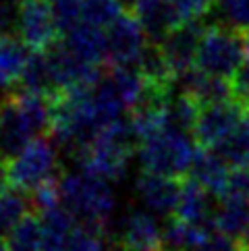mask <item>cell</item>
Segmentation results:
<instances>
[{"label": "cell", "mask_w": 249, "mask_h": 251, "mask_svg": "<svg viewBox=\"0 0 249 251\" xmlns=\"http://www.w3.org/2000/svg\"><path fill=\"white\" fill-rule=\"evenodd\" d=\"M137 150L139 137L133 131L129 119H117L96 133V137L87 143L77 160L85 173L102 176L106 181H119L127 173Z\"/></svg>", "instance_id": "cell-1"}, {"label": "cell", "mask_w": 249, "mask_h": 251, "mask_svg": "<svg viewBox=\"0 0 249 251\" xmlns=\"http://www.w3.org/2000/svg\"><path fill=\"white\" fill-rule=\"evenodd\" d=\"M60 205L85 224L104 226L114 208V195L106 178L81 170L79 175L62 173L60 176Z\"/></svg>", "instance_id": "cell-2"}, {"label": "cell", "mask_w": 249, "mask_h": 251, "mask_svg": "<svg viewBox=\"0 0 249 251\" xmlns=\"http://www.w3.org/2000/svg\"><path fill=\"white\" fill-rule=\"evenodd\" d=\"M195 151H198V146H195L189 133L174 127H166L156 135L141 141L137 154L144 170L187 178L191 175Z\"/></svg>", "instance_id": "cell-3"}, {"label": "cell", "mask_w": 249, "mask_h": 251, "mask_svg": "<svg viewBox=\"0 0 249 251\" xmlns=\"http://www.w3.org/2000/svg\"><path fill=\"white\" fill-rule=\"evenodd\" d=\"M243 56L245 50L239 29L218 21L206 25V29H203L195 67L212 77H220L228 81L237 67L243 62Z\"/></svg>", "instance_id": "cell-4"}, {"label": "cell", "mask_w": 249, "mask_h": 251, "mask_svg": "<svg viewBox=\"0 0 249 251\" xmlns=\"http://www.w3.org/2000/svg\"><path fill=\"white\" fill-rule=\"evenodd\" d=\"M60 175L56 141L50 135L33 137L19 154L8 160V176L11 187L31 193L44 181Z\"/></svg>", "instance_id": "cell-5"}, {"label": "cell", "mask_w": 249, "mask_h": 251, "mask_svg": "<svg viewBox=\"0 0 249 251\" xmlns=\"http://www.w3.org/2000/svg\"><path fill=\"white\" fill-rule=\"evenodd\" d=\"M17 35L31 52H46L65 38L52 0H19Z\"/></svg>", "instance_id": "cell-6"}, {"label": "cell", "mask_w": 249, "mask_h": 251, "mask_svg": "<svg viewBox=\"0 0 249 251\" xmlns=\"http://www.w3.org/2000/svg\"><path fill=\"white\" fill-rule=\"evenodd\" d=\"M148 33L131 6L106 27V65H135L148 46Z\"/></svg>", "instance_id": "cell-7"}, {"label": "cell", "mask_w": 249, "mask_h": 251, "mask_svg": "<svg viewBox=\"0 0 249 251\" xmlns=\"http://www.w3.org/2000/svg\"><path fill=\"white\" fill-rule=\"evenodd\" d=\"M245 110L247 108H243L233 98L201 104L198 119H195V127H193L195 146L206 148V150H216L235 131L239 121L243 119Z\"/></svg>", "instance_id": "cell-8"}, {"label": "cell", "mask_w": 249, "mask_h": 251, "mask_svg": "<svg viewBox=\"0 0 249 251\" xmlns=\"http://www.w3.org/2000/svg\"><path fill=\"white\" fill-rule=\"evenodd\" d=\"M203 29H206V25L201 21H189V23H183L176 29H173L160 42L162 54L168 62V67H171V71L174 73L176 81H179V77L185 75L187 71L195 69Z\"/></svg>", "instance_id": "cell-9"}, {"label": "cell", "mask_w": 249, "mask_h": 251, "mask_svg": "<svg viewBox=\"0 0 249 251\" xmlns=\"http://www.w3.org/2000/svg\"><path fill=\"white\" fill-rule=\"evenodd\" d=\"M216 197L212 195L206 187H203L198 178H193L191 175L183 181V191L181 200L176 203V210L173 216L181 218L195 226L216 230L214 228V212H216Z\"/></svg>", "instance_id": "cell-10"}, {"label": "cell", "mask_w": 249, "mask_h": 251, "mask_svg": "<svg viewBox=\"0 0 249 251\" xmlns=\"http://www.w3.org/2000/svg\"><path fill=\"white\" fill-rule=\"evenodd\" d=\"M183 181L185 178L166 176V175L144 170L137 178V191L141 195V200L148 203V208H152L158 214L173 216L176 210V203L181 200Z\"/></svg>", "instance_id": "cell-11"}, {"label": "cell", "mask_w": 249, "mask_h": 251, "mask_svg": "<svg viewBox=\"0 0 249 251\" xmlns=\"http://www.w3.org/2000/svg\"><path fill=\"white\" fill-rule=\"evenodd\" d=\"M38 137L31 129V125L25 119V114L17 106L13 94L0 100V154L11 160L15 154Z\"/></svg>", "instance_id": "cell-12"}, {"label": "cell", "mask_w": 249, "mask_h": 251, "mask_svg": "<svg viewBox=\"0 0 249 251\" xmlns=\"http://www.w3.org/2000/svg\"><path fill=\"white\" fill-rule=\"evenodd\" d=\"M31 50L17 33H0V100L21 85Z\"/></svg>", "instance_id": "cell-13"}, {"label": "cell", "mask_w": 249, "mask_h": 251, "mask_svg": "<svg viewBox=\"0 0 249 251\" xmlns=\"http://www.w3.org/2000/svg\"><path fill=\"white\" fill-rule=\"evenodd\" d=\"M228 173H230V164L218 150L198 148L195 158H193V166H191V176L198 178L216 200L224 195L226 191Z\"/></svg>", "instance_id": "cell-14"}, {"label": "cell", "mask_w": 249, "mask_h": 251, "mask_svg": "<svg viewBox=\"0 0 249 251\" xmlns=\"http://www.w3.org/2000/svg\"><path fill=\"white\" fill-rule=\"evenodd\" d=\"M65 42L83 60L102 67L106 65V29L79 21L65 33Z\"/></svg>", "instance_id": "cell-15"}, {"label": "cell", "mask_w": 249, "mask_h": 251, "mask_svg": "<svg viewBox=\"0 0 249 251\" xmlns=\"http://www.w3.org/2000/svg\"><path fill=\"white\" fill-rule=\"evenodd\" d=\"M42 218V251H65L71 232L77 226L75 216L65 205L40 212Z\"/></svg>", "instance_id": "cell-16"}, {"label": "cell", "mask_w": 249, "mask_h": 251, "mask_svg": "<svg viewBox=\"0 0 249 251\" xmlns=\"http://www.w3.org/2000/svg\"><path fill=\"white\" fill-rule=\"evenodd\" d=\"M249 224V200L224 195L218 197L214 212V228L230 237H241Z\"/></svg>", "instance_id": "cell-17"}, {"label": "cell", "mask_w": 249, "mask_h": 251, "mask_svg": "<svg viewBox=\"0 0 249 251\" xmlns=\"http://www.w3.org/2000/svg\"><path fill=\"white\" fill-rule=\"evenodd\" d=\"M35 203L29 193L21 189H6L0 193V237H6L27 214L35 212Z\"/></svg>", "instance_id": "cell-18"}, {"label": "cell", "mask_w": 249, "mask_h": 251, "mask_svg": "<svg viewBox=\"0 0 249 251\" xmlns=\"http://www.w3.org/2000/svg\"><path fill=\"white\" fill-rule=\"evenodd\" d=\"M8 251H42V218L35 210L27 214L17 226L4 237Z\"/></svg>", "instance_id": "cell-19"}, {"label": "cell", "mask_w": 249, "mask_h": 251, "mask_svg": "<svg viewBox=\"0 0 249 251\" xmlns=\"http://www.w3.org/2000/svg\"><path fill=\"white\" fill-rule=\"evenodd\" d=\"M224 160L235 166V164H249V108L245 110L243 119L239 121L235 131L216 148Z\"/></svg>", "instance_id": "cell-20"}, {"label": "cell", "mask_w": 249, "mask_h": 251, "mask_svg": "<svg viewBox=\"0 0 249 251\" xmlns=\"http://www.w3.org/2000/svg\"><path fill=\"white\" fill-rule=\"evenodd\" d=\"M127 6L124 0H83L81 21L106 29Z\"/></svg>", "instance_id": "cell-21"}, {"label": "cell", "mask_w": 249, "mask_h": 251, "mask_svg": "<svg viewBox=\"0 0 249 251\" xmlns=\"http://www.w3.org/2000/svg\"><path fill=\"white\" fill-rule=\"evenodd\" d=\"M106 228L96 224H77L67 241L65 251H106Z\"/></svg>", "instance_id": "cell-22"}, {"label": "cell", "mask_w": 249, "mask_h": 251, "mask_svg": "<svg viewBox=\"0 0 249 251\" xmlns=\"http://www.w3.org/2000/svg\"><path fill=\"white\" fill-rule=\"evenodd\" d=\"M179 23L201 21L216 8V0H171Z\"/></svg>", "instance_id": "cell-23"}, {"label": "cell", "mask_w": 249, "mask_h": 251, "mask_svg": "<svg viewBox=\"0 0 249 251\" xmlns=\"http://www.w3.org/2000/svg\"><path fill=\"white\" fill-rule=\"evenodd\" d=\"M216 11L222 23L241 29L249 25V0H216Z\"/></svg>", "instance_id": "cell-24"}, {"label": "cell", "mask_w": 249, "mask_h": 251, "mask_svg": "<svg viewBox=\"0 0 249 251\" xmlns=\"http://www.w3.org/2000/svg\"><path fill=\"white\" fill-rule=\"evenodd\" d=\"M228 89H230V98L235 102H239L243 108H249V56L243 58L233 77L228 79Z\"/></svg>", "instance_id": "cell-25"}, {"label": "cell", "mask_w": 249, "mask_h": 251, "mask_svg": "<svg viewBox=\"0 0 249 251\" xmlns=\"http://www.w3.org/2000/svg\"><path fill=\"white\" fill-rule=\"evenodd\" d=\"M52 6H54V13H56L60 29H62V35L81 21L83 0H52Z\"/></svg>", "instance_id": "cell-26"}, {"label": "cell", "mask_w": 249, "mask_h": 251, "mask_svg": "<svg viewBox=\"0 0 249 251\" xmlns=\"http://www.w3.org/2000/svg\"><path fill=\"white\" fill-rule=\"evenodd\" d=\"M224 195H233V197H241V200H249V164H235V166H230ZM224 195H222V197H224Z\"/></svg>", "instance_id": "cell-27"}, {"label": "cell", "mask_w": 249, "mask_h": 251, "mask_svg": "<svg viewBox=\"0 0 249 251\" xmlns=\"http://www.w3.org/2000/svg\"><path fill=\"white\" fill-rule=\"evenodd\" d=\"M189 251H239V243L237 237L233 239L230 235H224L220 230H212Z\"/></svg>", "instance_id": "cell-28"}, {"label": "cell", "mask_w": 249, "mask_h": 251, "mask_svg": "<svg viewBox=\"0 0 249 251\" xmlns=\"http://www.w3.org/2000/svg\"><path fill=\"white\" fill-rule=\"evenodd\" d=\"M19 29V0H0V33Z\"/></svg>", "instance_id": "cell-29"}, {"label": "cell", "mask_w": 249, "mask_h": 251, "mask_svg": "<svg viewBox=\"0 0 249 251\" xmlns=\"http://www.w3.org/2000/svg\"><path fill=\"white\" fill-rule=\"evenodd\" d=\"M11 189V176H8V158L0 154V193Z\"/></svg>", "instance_id": "cell-30"}, {"label": "cell", "mask_w": 249, "mask_h": 251, "mask_svg": "<svg viewBox=\"0 0 249 251\" xmlns=\"http://www.w3.org/2000/svg\"><path fill=\"white\" fill-rule=\"evenodd\" d=\"M239 33H241V42H243L245 56H249V25H245V27L239 29Z\"/></svg>", "instance_id": "cell-31"}, {"label": "cell", "mask_w": 249, "mask_h": 251, "mask_svg": "<svg viewBox=\"0 0 249 251\" xmlns=\"http://www.w3.org/2000/svg\"><path fill=\"white\" fill-rule=\"evenodd\" d=\"M237 239H241V241H245V243H249V224H247V228H245V232L241 237H237Z\"/></svg>", "instance_id": "cell-32"}, {"label": "cell", "mask_w": 249, "mask_h": 251, "mask_svg": "<svg viewBox=\"0 0 249 251\" xmlns=\"http://www.w3.org/2000/svg\"><path fill=\"white\" fill-rule=\"evenodd\" d=\"M0 251H8V245H6V239L0 237Z\"/></svg>", "instance_id": "cell-33"}, {"label": "cell", "mask_w": 249, "mask_h": 251, "mask_svg": "<svg viewBox=\"0 0 249 251\" xmlns=\"http://www.w3.org/2000/svg\"><path fill=\"white\" fill-rule=\"evenodd\" d=\"M131 4H133V0H129V6H131Z\"/></svg>", "instance_id": "cell-34"}]
</instances>
